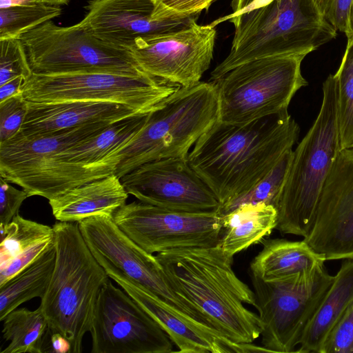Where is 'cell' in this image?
Here are the masks:
<instances>
[{"instance_id":"19","label":"cell","mask_w":353,"mask_h":353,"mask_svg":"<svg viewBox=\"0 0 353 353\" xmlns=\"http://www.w3.org/2000/svg\"><path fill=\"white\" fill-rule=\"evenodd\" d=\"M126 293L137 301L168 335L183 353H246L266 352L252 343L231 341L213 328L198 322L174 309L159 297L137 283L112 275Z\"/></svg>"},{"instance_id":"37","label":"cell","mask_w":353,"mask_h":353,"mask_svg":"<svg viewBox=\"0 0 353 353\" xmlns=\"http://www.w3.org/2000/svg\"><path fill=\"white\" fill-rule=\"evenodd\" d=\"M54 243V237L41 241L26 252L0 264V285L30 264Z\"/></svg>"},{"instance_id":"43","label":"cell","mask_w":353,"mask_h":353,"mask_svg":"<svg viewBox=\"0 0 353 353\" xmlns=\"http://www.w3.org/2000/svg\"><path fill=\"white\" fill-rule=\"evenodd\" d=\"M38 2H41L43 3L53 5V6H61V5H67L70 0H35Z\"/></svg>"},{"instance_id":"29","label":"cell","mask_w":353,"mask_h":353,"mask_svg":"<svg viewBox=\"0 0 353 353\" xmlns=\"http://www.w3.org/2000/svg\"><path fill=\"white\" fill-rule=\"evenodd\" d=\"M59 6L36 1L0 8V39L18 38L23 33L59 17Z\"/></svg>"},{"instance_id":"16","label":"cell","mask_w":353,"mask_h":353,"mask_svg":"<svg viewBox=\"0 0 353 353\" xmlns=\"http://www.w3.org/2000/svg\"><path fill=\"white\" fill-rule=\"evenodd\" d=\"M129 194L140 201L185 212L219 211L212 190L190 166L186 157L144 163L120 178Z\"/></svg>"},{"instance_id":"42","label":"cell","mask_w":353,"mask_h":353,"mask_svg":"<svg viewBox=\"0 0 353 353\" xmlns=\"http://www.w3.org/2000/svg\"><path fill=\"white\" fill-rule=\"evenodd\" d=\"M347 40L353 39V0L350 6L347 23V32L346 33Z\"/></svg>"},{"instance_id":"26","label":"cell","mask_w":353,"mask_h":353,"mask_svg":"<svg viewBox=\"0 0 353 353\" xmlns=\"http://www.w3.org/2000/svg\"><path fill=\"white\" fill-rule=\"evenodd\" d=\"M54 243L30 264L0 285V321L22 303L43 298L56 263Z\"/></svg>"},{"instance_id":"13","label":"cell","mask_w":353,"mask_h":353,"mask_svg":"<svg viewBox=\"0 0 353 353\" xmlns=\"http://www.w3.org/2000/svg\"><path fill=\"white\" fill-rule=\"evenodd\" d=\"M78 225L88 248L108 276L125 278L179 312L204 324L172 290L156 256L145 251L128 236L117 225L113 217L92 216L79 221Z\"/></svg>"},{"instance_id":"34","label":"cell","mask_w":353,"mask_h":353,"mask_svg":"<svg viewBox=\"0 0 353 353\" xmlns=\"http://www.w3.org/2000/svg\"><path fill=\"white\" fill-rule=\"evenodd\" d=\"M321 353H353V302L330 332Z\"/></svg>"},{"instance_id":"41","label":"cell","mask_w":353,"mask_h":353,"mask_svg":"<svg viewBox=\"0 0 353 353\" xmlns=\"http://www.w3.org/2000/svg\"><path fill=\"white\" fill-rule=\"evenodd\" d=\"M259 0H232L231 7L232 13L228 16H235L250 7Z\"/></svg>"},{"instance_id":"10","label":"cell","mask_w":353,"mask_h":353,"mask_svg":"<svg viewBox=\"0 0 353 353\" xmlns=\"http://www.w3.org/2000/svg\"><path fill=\"white\" fill-rule=\"evenodd\" d=\"M268 352H296L302 335L332 285L325 265L285 277L263 279L249 272Z\"/></svg>"},{"instance_id":"33","label":"cell","mask_w":353,"mask_h":353,"mask_svg":"<svg viewBox=\"0 0 353 353\" xmlns=\"http://www.w3.org/2000/svg\"><path fill=\"white\" fill-rule=\"evenodd\" d=\"M28 110L22 94L0 103V143L9 141L21 130Z\"/></svg>"},{"instance_id":"25","label":"cell","mask_w":353,"mask_h":353,"mask_svg":"<svg viewBox=\"0 0 353 353\" xmlns=\"http://www.w3.org/2000/svg\"><path fill=\"white\" fill-rule=\"evenodd\" d=\"M262 250L250 263L249 272L263 279L312 270L325 261L304 240L269 239L262 241Z\"/></svg>"},{"instance_id":"20","label":"cell","mask_w":353,"mask_h":353,"mask_svg":"<svg viewBox=\"0 0 353 353\" xmlns=\"http://www.w3.org/2000/svg\"><path fill=\"white\" fill-rule=\"evenodd\" d=\"M28 102V113L19 133L28 137L98 122L147 114L128 105L99 101Z\"/></svg>"},{"instance_id":"21","label":"cell","mask_w":353,"mask_h":353,"mask_svg":"<svg viewBox=\"0 0 353 353\" xmlns=\"http://www.w3.org/2000/svg\"><path fill=\"white\" fill-rule=\"evenodd\" d=\"M128 194L120 178L112 174L75 187L50 199L49 204L58 221L79 223L95 216L113 217Z\"/></svg>"},{"instance_id":"31","label":"cell","mask_w":353,"mask_h":353,"mask_svg":"<svg viewBox=\"0 0 353 353\" xmlns=\"http://www.w3.org/2000/svg\"><path fill=\"white\" fill-rule=\"evenodd\" d=\"M292 150L288 151L275 167L248 193L220 209L225 214L239 205L265 203L276 208L288 171Z\"/></svg>"},{"instance_id":"12","label":"cell","mask_w":353,"mask_h":353,"mask_svg":"<svg viewBox=\"0 0 353 353\" xmlns=\"http://www.w3.org/2000/svg\"><path fill=\"white\" fill-rule=\"evenodd\" d=\"M117 225L150 254L181 248L217 245L222 231L219 211L185 212L141 201L121 207L113 216Z\"/></svg>"},{"instance_id":"36","label":"cell","mask_w":353,"mask_h":353,"mask_svg":"<svg viewBox=\"0 0 353 353\" xmlns=\"http://www.w3.org/2000/svg\"><path fill=\"white\" fill-rule=\"evenodd\" d=\"M29 196L25 190H17L0 178V228L8 225L18 214L23 201Z\"/></svg>"},{"instance_id":"28","label":"cell","mask_w":353,"mask_h":353,"mask_svg":"<svg viewBox=\"0 0 353 353\" xmlns=\"http://www.w3.org/2000/svg\"><path fill=\"white\" fill-rule=\"evenodd\" d=\"M0 264L54 237L53 227L26 219L19 214L8 225L0 228Z\"/></svg>"},{"instance_id":"3","label":"cell","mask_w":353,"mask_h":353,"mask_svg":"<svg viewBox=\"0 0 353 353\" xmlns=\"http://www.w3.org/2000/svg\"><path fill=\"white\" fill-rule=\"evenodd\" d=\"M234 25L230 51L210 74L218 80L247 61L269 57L307 55L337 36L316 0H259L235 16L221 18Z\"/></svg>"},{"instance_id":"14","label":"cell","mask_w":353,"mask_h":353,"mask_svg":"<svg viewBox=\"0 0 353 353\" xmlns=\"http://www.w3.org/2000/svg\"><path fill=\"white\" fill-rule=\"evenodd\" d=\"M92 353H170L173 342L128 293L108 280L97 301Z\"/></svg>"},{"instance_id":"32","label":"cell","mask_w":353,"mask_h":353,"mask_svg":"<svg viewBox=\"0 0 353 353\" xmlns=\"http://www.w3.org/2000/svg\"><path fill=\"white\" fill-rule=\"evenodd\" d=\"M32 74L21 41L18 38L0 39V85L21 76L27 80Z\"/></svg>"},{"instance_id":"7","label":"cell","mask_w":353,"mask_h":353,"mask_svg":"<svg viewBox=\"0 0 353 353\" xmlns=\"http://www.w3.org/2000/svg\"><path fill=\"white\" fill-rule=\"evenodd\" d=\"M111 123L15 136L1 142L0 176L21 187L30 196H40L49 201L75 187L114 174L82 167L61 158L69 148L99 134Z\"/></svg>"},{"instance_id":"44","label":"cell","mask_w":353,"mask_h":353,"mask_svg":"<svg viewBox=\"0 0 353 353\" xmlns=\"http://www.w3.org/2000/svg\"><path fill=\"white\" fill-rule=\"evenodd\" d=\"M321 0H316L317 3H319Z\"/></svg>"},{"instance_id":"27","label":"cell","mask_w":353,"mask_h":353,"mask_svg":"<svg viewBox=\"0 0 353 353\" xmlns=\"http://www.w3.org/2000/svg\"><path fill=\"white\" fill-rule=\"evenodd\" d=\"M3 334L8 346L1 353H42L48 322L41 308L15 309L3 320Z\"/></svg>"},{"instance_id":"24","label":"cell","mask_w":353,"mask_h":353,"mask_svg":"<svg viewBox=\"0 0 353 353\" xmlns=\"http://www.w3.org/2000/svg\"><path fill=\"white\" fill-rule=\"evenodd\" d=\"M276 221L277 210L272 205H239L222 214V231L217 245L234 256L268 236L275 229Z\"/></svg>"},{"instance_id":"45","label":"cell","mask_w":353,"mask_h":353,"mask_svg":"<svg viewBox=\"0 0 353 353\" xmlns=\"http://www.w3.org/2000/svg\"><path fill=\"white\" fill-rule=\"evenodd\" d=\"M353 150V149H352Z\"/></svg>"},{"instance_id":"2","label":"cell","mask_w":353,"mask_h":353,"mask_svg":"<svg viewBox=\"0 0 353 353\" xmlns=\"http://www.w3.org/2000/svg\"><path fill=\"white\" fill-rule=\"evenodd\" d=\"M232 256L218 245L157 253L156 258L174 293L205 325L232 342L252 343L261 335L254 291L232 269Z\"/></svg>"},{"instance_id":"39","label":"cell","mask_w":353,"mask_h":353,"mask_svg":"<svg viewBox=\"0 0 353 353\" xmlns=\"http://www.w3.org/2000/svg\"><path fill=\"white\" fill-rule=\"evenodd\" d=\"M71 353L69 341L59 332L48 330L42 347V353Z\"/></svg>"},{"instance_id":"38","label":"cell","mask_w":353,"mask_h":353,"mask_svg":"<svg viewBox=\"0 0 353 353\" xmlns=\"http://www.w3.org/2000/svg\"><path fill=\"white\" fill-rule=\"evenodd\" d=\"M352 0H321L318 5L325 18L339 31L346 34Z\"/></svg>"},{"instance_id":"11","label":"cell","mask_w":353,"mask_h":353,"mask_svg":"<svg viewBox=\"0 0 353 353\" xmlns=\"http://www.w3.org/2000/svg\"><path fill=\"white\" fill-rule=\"evenodd\" d=\"M179 86L151 76L105 72L36 74L26 80L23 98L32 102L99 101L128 105L143 113L157 108Z\"/></svg>"},{"instance_id":"35","label":"cell","mask_w":353,"mask_h":353,"mask_svg":"<svg viewBox=\"0 0 353 353\" xmlns=\"http://www.w3.org/2000/svg\"><path fill=\"white\" fill-rule=\"evenodd\" d=\"M216 0H155L156 15L161 19L199 16Z\"/></svg>"},{"instance_id":"30","label":"cell","mask_w":353,"mask_h":353,"mask_svg":"<svg viewBox=\"0 0 353 353\" xmlns=\"http://www.w3.org/2000/svg\"><path fill=\"white\" fill-rule=\"evenodd\" d=\"M334 76L341 150L353 149V39L347 40L341 63Z\"/></svg>"},{"instance_id":"18","label":"cell","mask_w":353,"mask_h":353,"mask_svg":"<svg viewBox=\"0 0 353 353\" xmlns=\"http://www.w3.org/2000/svg\"><path fill=\"white\" fill-rule=\"evenodd\" d=\"M80 22L105 42L128 49L134 43L196 22L199 16L161 19L155 0H92Z\"/></svg>"},{"instance_id":"15","label":"cell","mask_w":353,"mask_h":353,"mask_svg":"<svg viewBox=\"0 0 353 353\" xmlns=\"http://www.w3.org/2000/svg\"><path fill=\"white\" fill-rule=\"evenodd\" d=\"M216 32L196 22L181 29L139 40L129 50L148 74L181 88L201 82L213 59Z\"/></svg>"},{"instance_id":"4","label":"cell","mask_w":353,"mask_h":353,"mask_svg":"<svg viewBox=\"0 0 353 353\" xmlns=\"http://www.w3.org/2000/svg\"><path fill=\"white\" fill-rule=\"evenodd\" d=\"M52 227L56 263L39 307L49 330L69 341L71 353H81L98 296L110 277L88 248L78 223L57 221Z\"/></svg>"},{"instance_id":"17","label":"cell","mask_w":353,"mask_h":353,"mask_svg":"<svg viewBox=\"0 0 353 353\" xmlns=\"http://www.w3.org/2000/svg\"><path fill=\"white\" fill-rule=\"evenodd\" d=\"M303 240L325 261L353 258V150H341Z\"/></svg>"},{"instance_id":"9","label":"cell","mask_w":353,"mask_h":353,"mask_svg":"<svg viewBox=\"0 0 353 353\" xmlns=\"http://www.w3.org/2000/svg\"><path fill=\"white\" fill-rule=\"evenodd\" d=\"M18 39L23 46L32 74L150 75L140 67L130 50L105 42L81 22L60 27L50 20Z\"/></svg>"},{"instance_id":"6","label":"cell","mask_w":353,"mask_h":353,"mask_svg":"<svg viewBox=\"0 0 353 353\" xmlns=\"http://www.w3.org/2000/svg\"><path fill=\"white\" fill-rule=\"evenodd\" d=\"M219 120L214 81L179 88L150 112L140 132L115 157L119 178L156 160L186 157L198 139Z\"/></svg>"},{"instance_id":"8","label":"cell","mask_w":353,"mask_h":353,"mask_svg":"<svg viewBox=\"0 0 353 353\" xmlns=\"http://www.w3.org/2000/svg\"><path fill=\"white\" fill-rule=\"evenodd\" d=\"M305 55L269 57L247 61L214 81L219 121L243 124L288 111L307 83L301 71Z\"/></svg>"},{"instance_id":"1","label":"cell","mask_w":353,"mask_h":353,"mask_svg":"<svg viewBox=\"0 0 353 353\" xmlns=\"http://www.w3.org/2000/svg\"><path fill=\"white\" fill-rule=\"evenodd\" d=\"M299 131L288 111L243 124L218 120L198 139L187 159L221 209L265 177L292 150Z\"/></svg>"},{"instance_id":"40","label":"cell","mask_w":353,"mask_h":353,"mask_svg":"<svg viewBox=\"0 0 353 353\" xmlns=\"http://www.w3.org/2000/svg\"><path fill=\"white\" fill-rule=\"evenodd\" d=\"M26 79L21 76L12 79L0 85V103L22 94Z\"/></svg>"},{"instance_id":"22","label":"cell","mask_w":353,"mask_h":353,"mask_svg":"<svg viewBox=\"0 0 353 353\" xmlns=\"http://www.w3.org/2000/svg\"><path fill=\"white\" fill-rule=\"evenodd\" d=\"M148 113L111 123L99 134L69 148L61 154V159L87 168L114 173L116 155L143 128Z\"/></svg>"},{"instance_id":"23","label":"cell","mask_w":353,"mask_h":353,"mask_svg":"<svg viewBox=\"0 0 353 353\" xmlns=\"http://www.w3.org/2000/svg\"><path fill=\"white\" fill-rule=\"evenodd\" d=\"M353 302V258L345 259L305 328L296 352L321 353L325 340Z\"/></svg>"},{"instance_id":"5","label":"cell","mask_w":353,"mask_h":353,"mask_svg":"<svg viewBox=\"0 0 353 353\" xmlns=\"http://www.w3.org/2000/svg\"><path fill=\"white\" fill-rule=\"evenodd\" d=\"M341 150L337 89L334 74L323 84V100L312 126L292 150L276 209L275 229L282 234L306 236L327 178Z\"/></svg>"}]
</instances>
